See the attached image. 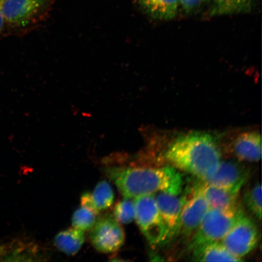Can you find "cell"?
Masks as SVG:
<instances>
[{
    "label": "cell",
    "mask_w": 262,
    "mask_h": 262,
    "mask_svg": "<svg viewBox=\"0 0 262 262\" xmlns=\"http://www.w3.org/2000/svg\"><path fill=\"white\" fill-rule=\"evenodd\" d=\"M5 0H0V34L5 31L6 24L2 14V6Z\"/></svg>",
    "instance_id": "cell-23"
},
{
    "label": "cell",
    "mask_w": 262,
    "mask_h": 262,
    "mask_svg": "<svg viewBox=\"0 0 262 262\" xmlns=\"http://www.w3.org/2000/svg\"><path fill=\"white\" fill-rule=\"evenodd\" d=\"M90 230L91 244L100 253H115L122 248L125 241L123 229L113 215H105L97 218Z\"/></svg>",
    "instance_id": "cell-8"
},
{
    "label": "cell",
    "mask_w": 262,
    "mask_h": 262,
    "mask_svg": "<svg viewBox=\"0 0 262 262\" xmlns=\"http://www.w3.org/2000/svg\"><path fill=\"white\" fill-rule=\"evenodd\" d=\"M179 2L180 11L185 15H193L201 11L208 0H179Z\"/></svg>",
    "instance_id": "cell-21"
},
{
    "label": "cell",
    "mask_w": 262,
    "mask_h": 262,
    "mask_svg": "<svg viewBox=\"0 0 262 262\" xmlns=\"http://www.w3.org/2000/svg\"><path fill=\"white\" fill-rule=\"evenodd\" d=\"M85 241L83 231L75 228L62 231L55 237V245L68 255H75L80 250Z\"/></svg>",
    "instance_id": "cell-16"
},
{
    "label": "cell",
    "mask_w": 262,
    "mask_h": 262,
    "mask_svg": "<svg viewBox=\"0 0 262 262\" xmlns=\"http://www.w3.org/2000/svg\"><path fill=\"white\" fill-rule=\"evenodd\" d=\"M113 217L120 224H128L135 220L136 211L134 201L124 198L117 203L114 209Z\"/></svg>",
    "instance_id": "cell-20"
},
{
    "label": "cell",
    "mask_w": 262,
    "mask_h": 262,
    "mask_svg": "<svg viewBox=\"0 0 262 262\" xmlns=\"http://www.w3.org/2000/svg\"><path fill=\"white\" fill-rule=\"evenodd\" d=\"M104 172L112 180L124 198L165 192L179 195L184 185L182 173L171 166L108 167Z\"/></svg>",
    "instance_id": "cell-2"
},
{
    "label": "cell",
    "mask_w": 262,
    "mask_h": 262,
    "mask_svg": "<svg viewBox=\"0 0 262 262\" xmlns=\"http://www.w3.org/2000/svg\"><path fill=\"white\" fill-rule=\"evenodd\" d=\"M54 0H5L2 14L6 26L25 31L37 24Z\"/></svg>",
    "instance_id": "cell-4"
},
{
    "label": "cell",
    "mask_w": 262,
    "mask_h": 262,
    "mask_svg": "<svg viewBox=\"0 0 262 262\" xmlns=\"http://www.w3.org/2000/svg\"><path fill=\"white\" fill-rule=\"evenodd\" d=\"M146 14L159 20H171L180 12L179 0H136Z\"/></svg>",
    "instance_id": "cell-12"
},
{
    "label": "cell",
    "mask_w": 262,
    "mask_h": 262,
    "mask_svg": "<svg viewBox=\"0 0 262 262\" xmlns=\"http://www.w3.org/2000/svg\"><path fill=\"white\" fill-rule=\"evenodd\" d=\"M231 152L240 161L257 162L261 157V139L257 130L239 134L231 145Z\"/></svg>",
    "instance_id": "cell-11"
},
{
    "label": "cell",
    "mask_w": 262,
    "mask_h": 262,
    "mask_svg": "<svg viewBox=\"0 0 262 262\" xmlns=\"http://www.w3.org/2000/svg\"><path fill=\"white\" fill-rule=\"evenodd\" d=\"M182 198L179 227L177 238L189 240L198 229L209 206L201 191L199 182L186 189Z\"/></svg>",
    "instance_id": "cell-5"
},
{
    "label": "cell",
    "mask_w": 262,
    "mask_h": 262,
    "mask_svg": "<svg viewBox=\"0 0 262 262\" xmlns=\"http://www.w3.org/2000/svg\"><path fill=\"white\" fill-rule=\"evenodd\" d=\"M155 196L160 217L165 229V245L175 240L178 234L180 213L182 206V198L169 193H159Z\"/></svg>",
    "instance_id": "cell-10"
},
{
    "label": "cell",
    "mask_w": 262,
    "mask_h": 262,
    "mask_svg": "<svg viewBox=\"0 0 262 262\" xmlns=\"http://www.w3.org/2000/svg\"><path fill=\"white\" fill-rule=\"evenodd\" d=\"M209 3L208 14L211 16L247 14L254 7V0H209Z\"/></svg>",
    "instance_id": "cell-15"
},
{
    "label": "cell",
    "mask_w": 262,
    "mask_h": 262,
    "mask_svg": "<svg viewBox=\"0 0 262 262\" xmlns=\"http://www.w3.org/2000/svg\"><path fill=\"white\" fill-rule=\"evenodd\" d=\"M81 206L89 208L91 209L92 211L96 212V214H98L96 208H95L93 199H92L91 193L87 192L82 194L81 196Z\"/></svg>",
    "instance_id": "cell-22"
},
{
    "label": "cell",
    "mask_w": 262,
    "mask_h": 262,
    "mask_svg": "<svg viewBox=\"0 0 262 262\" xmlns=\"http://www.w3.org/2000/svg\"><path fill=\"white\" fill-rule=\"evenodd\" d=\"M250 170L234 160H221L214 172L203 182L215 187L239 192L250 176Z\"/></svg>",
    "instance_id": "cell-9"
},
{
    "label": "cell",
    "mask_w": 262,
    "mask_h": 262,
    "mask_svg": "<svg viewBox=\"0 0 262 262\" xmlns=\"http://www.w3.org/2000/svg\"><path fill=\"white\" fill-rule=\"evenodd\" d=\"M97 215L91 209L81 206L74 212L72 218L73 228L83 231L90 230L97 221Z\"/></svg>",
    "instance_id": "cell-18"
},
{
    "label": "cell",
    "mask_w": 262,
    "mask_h": 262,
    "mask_svg": "<svg viewBox=\"0 0 262 262\" xmlns=\"http://www.w3.org/2000/svg\"><path fill=\"white\" fill-rule=\"evenodd\" d=\"M91 195L98 212L106 210L113 204L114 191L109 182L106 180L98 183Z\"/></svg>",
    "instance_id": "cell-17"
},
{
    "label": "cell",
    "mask_w": 262,
    "mask_h": 262,
    "mask_svg": "<svg viewBox=\"0 0 262 262\" xmlns=\"http://www.w3.org/2000/svg\"><path fill=\"white\" fill-rule=\"evenodd\" d=\"M198 182L209 208H228L238 204L239 192L206 184L201 180Z\"/></svg>",
    "instance_id": "cell-14"
},
{
    "label": "cell",
    "mask_w": 262,
    "mask_h": 262,
    "mask_svg": "<svg viewBox=\"0 0 262 262\" xmlns=\"http://www.w3.org/2000/svg\"><path fill=\"white\" fill-rule=\"evenodd\" d=\"M258 242L257 226L245 214L238 219L221 241L229 253L242 260V257L254 250Z\"/></svg>",
    "instance_id": "cell-7"
},
{
    "label": "cell",
    "mask_w": 262,
    "mask_h": 262,
    "mask_svg": "<svg viewBox=\"0 0 262 262\" xmlns=\"http://www.w3.org/2000/svg\"><path fill=\"white\" fill-rule=\"evenodd\" d=\"M135 219L147 242L154 246L165 245L166 232L154 195L134 199Z\"/></svg>",
    "instance_id": "cell-6"
},
{
    "label": "cell",
    "mask_w": 262,
    "mask_h": 262,
    "mask_svg": "<svg viewBox=\"0 0 262 262\" xmlns=\"http://www.w3.org/2000/svg\"><path fill=\"white\" fill-rule=\"evenodd\" d=\"M222 148L217 137L205 132L180 134L172 140L162 157L178 171L205 180L212 174L222 160Z\"/></svg>",
    "instance_id": "cell-1"
},
{
    "label": "cell",
    "mask_w": 262,
    "mask_h": 262,
    "mask_svg": "<svg viewBox=\"0 0 262 262\" xmlns=\"http://www.w3.org/2000/svg\"><path fill=\"white\" fill-rule=\"evenodd\" d=\"M244 202L249 211L255 217L261 218V187L260 183H256L245 193Z\"/></svg>",
    "instance_id": "cell-19"
},
{
    "label": "cell",
    "mask_w": 262,
    "mask_h": 262,
    "mask_svg": "<svg viewBox=\"0 0 262 262\" xmlns=\"http://www.w3.org/2000/svg\"><path fill=\"white\" fill-rule=\"evenodd\" d=\"M193 260L200 261H240L225 248L221 241L207 242L191 251Z\"/></svg>",
    "instance_id": "cell-13"
},
{
    "label": "cell",
    "mask_w": 262,
    "mask_h": 262,
    "mask_svg": "<svg viewBox=\"0 0 262 262\" xmlns=\"http://www.w3.org/2000/svg\"><path fill=\"white\" fill-rule=\"evenodd\" d=\"M245 214L238 203L228 208H209L198 229L189 239L188 250L191 251L207 242L221 241Z\"/></svg>",
    "instance_id": "cell-3"
}]
</instances>
